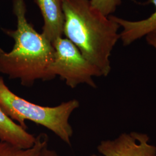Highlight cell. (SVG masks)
<instances>
[{
	"label": "cell",
	"instance_id": "cell-5",
	"mask_svg": "<svg viewBox=\"0 0 156 156\" xmlns=\"http://www.w3.org/2000/svg\"><path fill=\"white\" fill-rule=\"evenodd\" d=\"M147 134L123 133L114 140H102L97 146L101 154L91 156H156V146L149 143Z\"/></svg>",
	"mask_w": 156,
	"mask_h": 156
},
{
	"label": "cell",
	"instance_id": "cell-2",
	"mask_svg": "<svg viewBox=\"0 0 156 156\" xmlns=\"http://www.w3.org/2000/svg\"><path fill=\"white\" fill-rule=\"evenodd\" d=\"M64 15L63 35L75 45L102 76L111 71L110 57L120 39V28L111 16L91 5L90 0H62Z\"/></svg>",
	"mask_w": 156,
	"mask_h": 156
},
{
	"label": "cell",
	"instance_id": "cell-13",
	"mask_svg": "<svg viewBox=\"0 0 156 156\" xmlns=\"http://www.w3.org/2000/svg\"><path fill=\"white\" fill-rule=\"evenodd\" d=\"M4 52H5V51L3 50L2 48H0V54H2V53H4Z\"/></svg>",
	"mask_w": 156,
	"mask_h": 156
},
{
	"label": "cell",
	"instance_id": "cell-12",
	"mask_svg": "<svg viewBox=\"0 0 156 156\" xmlns=\"http://www.w3.org/2000/svg\"><path fill=\"white\" fill-rule=\"evenodd\" d=\"M39 156H60L56 151L48 147V144L42 149Z\"/></svg>",
	"mask_w": 156,
	"mask_h": 156
},
{
	"label": "cell",
	"instance_id": "cell-6",
	"mask_svg": "<svg viewBox=\"0 0 156 156\" xmlns=\"http://www.w3.org/2000/svg\"><path fill=\"white\" fill-rule=\"evenodd\" d=\"M44 20L42 34L52 43L63 35L64 15L62 0H34Z\"/></svg>",
	"mask_w": 156,
	"mask_h": 156
},
{
	"label": "cell",
	"instance_id": "cell-4",
	"mask_svg": "<svg viewBox=\"0 0 156 156\" xmlns=\"http://www.w3.org/2000/svg\"><path fill=\"white\" fill-rule=\"evenodd\" d=\"M52 45L55 56L49 71L54 78L59 76L71 89L82 84L96 87L93 78L102 76L101 73L84 57L75 45L62 37L55 39Z\"/></svg>",
	"mask_w": 156,
	"mask_h": 156
},
{
	"label": "cell",
	"instance_id": "cell-11",
	"mask_svg": "<svg viewBox=\"0 0 156 156\" xmlns=\"http://www.w3.org/2000/svg\"><path fill=\"white\" fill-rule=\"evenodd\" d=\"M145 39L148 44L156 50V31L149 34L145 37Z\"/></svg>",
	"mask_w": 156,
	"mask_h": 156
},
{
	"label": "cell",
	"instance_id": "cell-10",
	"mask_svg": "<svg viewBox=\"0 0 156 156\" xmlns=\"http://www.w3.org/2000/svg\"><path fill=\"white\" fill-rule=\"evenodd\" d=\"M90 1L93 7L108 17L116 11L117 7L122 4V0H90Z\"/></svg>",
	"mask_w": 156,
	"mask_h": 156
},
{
	"label": "cell",
	"instance_id": "cell-3",
	"mask_svg": "<svg viewBox=\"0 0 156 156\" xmlns=\"http://www.w3.org/2000/svg\"><path fill=\"white\" fill-rule=\"evenodd\" d=\"M79 106L73 99L56 106H41L13 93L0 76V108L14 122L27 129L26 122L31 121L48 129L68 145H71L73 129L69 118Z\"/></svg>",
	"mask_w": 156,
	"mask_h": 156
},
{
	"label": "cell",
	"instance_id": "cell-9",
	"mask_svg": "<svg viewBox=\"0 0 156 156\" xmlns=\"http://www.w3.org/2000/svg\"><path fill=\"white\" fill-rule=\"evenodd\" d=\"M48 144V138L46 134H39L36 136V142L33 146L23 149L8 143L0 141V156H39L42 149Z\"/></svg>",
	"mask_w": 156,
	"mask_h": 156
},
{
	"label": "cell",
	"instance_id": "cell-8",
	"mask_svg": "<svg viewBox=\"0 0 156 156\" xmlns=\"http://www.w3.org/2000/svg\"><path fill=\"white\" fill-rule=\"evenodd\" d=\"M0 141L27 149L34 145L36 136L12 120L0 108Z\"/></svg>",
	"mask_w": 156,
	"mask_h": 156
},
{
	"label": "cell",
	"instance_id": "cell-1",
	"mask_svg": "<svg viewBox=\"0 0 156 156\" xmlns=\"http://www.w3.org/2000/svg\"><path fill=\"white\" fill-rule=\"evenodd\" d=\"M12 3L16 28L2 30L15 44L10 51L0 54V73L28 87L37 80L54 79L49 71L55 56L52 43L28 22L24 0H12Z\"/></svg>",
	"mask_w": 156,
	"mask_h": 156
},
{
	"label": "cell",
	"instance_id": "cell-7",
	"mask_svg": "<svg viewBox=\"0 0 156 156\" xmlns=\"http://www.w3.org/2000/svg\"><path fill=\"white\" fill-rule=\"evenodd\" d=\"M144 4H153L155 6V11L146 19L132 21L111 15L120 28H122L120 33V39L125 46H129L136 41L156 31V0H147Z\"/></svg>",
	"mask_w": 156,
	"mask_h": 156
}]
</instances>
